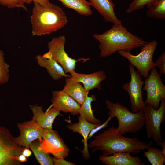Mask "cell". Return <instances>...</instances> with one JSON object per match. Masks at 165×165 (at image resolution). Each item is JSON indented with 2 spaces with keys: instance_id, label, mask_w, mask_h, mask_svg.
Here are the masks:
<instances>
[{
  "instance_id": "obj_1",
  "label": "cell",
  "mask_w": 165,
  "mask_h": 165,
  "mask_svg": "<svg viewBox=\"0 0 165 165\" xmlns=\"http://www.w3.org/2000/svg\"><path fill=\"white\" fill-rule=\"evenodd\" d=\"M93 137L94 139L90 141L88 147L93 148V152L100 150L105 156L119 152L138 154L152 145V141L147 142L141 141L135 136L132 138L123 136L117 131L113 125L102 133Z\"/></svg>"
},
{
  "instance_id": "obj_2",
  "label": "cell",
  "mask_w": 165,
  "mask_h": 165,
  "mask_svg": "<svg viewBox=\"0 0 165 165\" xmlns=\"http://www.w3.org/2000/svg\"><path fill=\"white\" fill-rule=\"evenodd\" d=\"M93 36L99 42L100 56L102 58L120 50L130 52L148 42L130 32L122 24H113L110 29L102 34H94Z\"/></svg>"
},
{
  "instance_id": "obj_3",
  "label": "cell",
  "mask_w": 165,
  "mask_h": 165,
  "mask_svg": "<svg viewBox=\"0 0 165 165\" xmlns=\"http://www.w3.org/2000/svg\"><path fill=\"white\" fill-rule=\"evenodd\" d=\"M30 17L31 34L41 36L53 33L63 28L67 18L61 8L49 1L44 4L33 2Z\"/></svg>"
},
{
  "instance_id": "obj_4",
  "label": "cell",
  "mask_w": 165,
  "mask_h": 165,
  "mask_svg": "<svg viewBox=\"0 0 165 165\" xmlns=\"http://www.w3.org/2000/svg\"><path fill=\"white\" fill-rule=\"evenodd\" d=\"M108 109V117H116L118 120L117 131L122 135L127 133H137L145 125V115L143 110L131 112L128 108L118 102L109 100L106 101Z\"/></svg>"
},
{
  "instance_id": "obj_5",
  "label": "cell",
  "mask_w": 165,
  "mask_h": 165,
  "mask_svg": "<svg viewBox=\"0 0 165 165\" xmlns=\"http://www.w3.org/2000/svg\"><path fill=\"white\" fill-rule=\"evenodd\" d=\"M157 45V42L155 40L148 42L141 47L140 52L137 55L123 50L118 52L120 55L126 58L131 64L136 67L141 75L146 78L148 77L149 71L154 67L153 57Z\"/></svg>"
},
{
  "instance_id": "obj_6",
  "label": "cell",
  "mask_w": 165,
  "mask_h": 165,
  "mask_svg": "<svg viewBox=\"0 0 165 165\" xmlns=\"http://www.w3.org/2000/svg\"><path fill=\"white\" fill-rule=\"evenodd\" d=\"M143 111L147 138H152L157 145L161 146L163 139L161 125L165 119V99L161 101L158 109H156L151 105L147 104L145 105Z\"/></svg>"
},
{
  "instance_id": "obj_7",
  "label": "cell",
  "mask_w": 165,
  "mask_h": 165,
  "mask_svg": "<svg viewBox=\"0 0 165 165\" xmlns=\"http://www.w3.org/2000/svg\"><path fill=\"white\" fill-rule=\"evenodd\" d=\"M24 147L18 145L9 130L0 126V165H21L18 160Z\"/></svg>"
},
{
  "instance_id": "obj_8",
  "label": "cell",
  "mask_w": 165,
  "mask_h": 165,
  "mask_svg": "<svg viewBox=\"0 0 165 165\" xmlns=\"http://www.w3.org/2000/svg\"><path fill=\"white\" fill-rule=\"evenodd\" d=\"M66 40L64 35L53 38L48 43L49 51L42 56L47 59L55 60L62 66L66 74H71L75 71L78 61L69 57L65 52Z\"/></svg>"
},
{
  "instance_id": "obj_9",
  "label": "cell",
  "mask_w": 165,
  "mask_h": 165,
  "mask_svg": "<svg viewBox=\"0 0 165 165\" xmlns=\"http://www.w3.org/2000/svg\"><path fill=\"white\" fill-rule=\"evenodd\" d=\"M150 71V74L144 82L143 90L147 93L144 102L145 105H150L157 109L160 107L161 101L165 99V86L157 69L154 67Z\"/></svg>"
},
{
  "instance_id": "obj_10",
  "label": "cell",
  "mask_w": 165,
  "mask_h": 165,
  "mask_svg": "<svg viewBox=\"0 0 165 165\" xmlns=\"http://www.w3.org/2000/svg\"><path fill=\"white\" fill-rule=\"evenodd\" d=\"M128 68L130 75L129 82L123 84V89L129 94L131 103V110L133 112H136L143 110L145 105L143 99V86L144 82L142 80V76L131 64Z\"/></svg>"
},
{
  "instance_id": "obj_11",
  "label": "cell",
  "mask_w": 165,
  "mask_h": 165,
  "mask_svg": "<svg viewBox=\"0 0 165 165\" xmlns=\"http://www.w3.org/2000/svg\"><path fill=\"white\" fill-rule=\"evenodd\" d=\"M40 145L46 153L56 158H65L69 155L70 149L58 132L52 129L44 128Z\"/></svg>"
},
{
  "instance_id": "obj_12",
  "label": "cell",
  "mask_w": 165,
  "mask_h": 165,
  "mask_svg": "<svg viewBox=\"0 0 165 165\" xmlns=\"http://www.w3.org/2000/svg\"><path fill=\"white\" fill-rule=\"evenodd\" d=\"M17 127L20 131V134L15 138V140L16 143L21 146L29 148L32 141L42 137L43 128L32 119L18 123Z\"/></svg>"
},
{
  "instance_id": "obj_13",
  "label": "cell",
  "mask_w": 165,
  "mask_h": 165,
  "mask_svg": "<svg viewBox=\"0 0 165 165\" xmlns=\"http://www.w3.org/2000/svg\"><path fill=\"white\" fill-rule=\"evenodd\" d=\"M52 94L51 104L49 108L69 112L73 115L79 114L80 105L64 91L53 90Z\"/></svg>"
},
{
  "instance_id": "obj_14",
  "label": "cell",
  "mask_w": 165,
  "mask_h": 165,
  "mask_svg": "<svg viewBox=\"0 0 165 165\" xmlns=\"http://www.w3.org/2000/svg\"><path fill=\"white\" fill-rule=\"evenodd\" d=\"M70 74L75 81L82 83L84 88L88 92L94 89L101 90V82L107 78V75L103 70L89 74L78 73L74 71Z\"/></svg>"
},
{
  "instance_id": "obj_15",
  "label": "cell",
  "mask_w": 165,
  "mask_h": 165,
  "mask_svg": "<svg viewBox=\"0 0 165 165\" xmlns=\"http://www.w3.org/2000/svg\"><path fill=\"white\" fill-rule=\"evenodd\" d=\"M33 116L32 119L38 123L43 129H52V124L56 117L61 115L60 111L53 108H49L45 112L42 106L37 104L30 105Z\"/></svg>"
},
{
  "instance_id": "obj_16",
  "label": "cell",
  "mask_w": 165,
  "mask_h": 165,
  "mask_svg": "<svg viewBox=\"0 0 165 165\" xmlns=\"http://www.w3.org/2000/svg\"><path fill=\"white\" fill-rule=\"evenodd\" d=\"M98 158L102 163L106 165H145L139 156H132L126 152H115L108 156L102 155Z\"/></svg>"
},
{
  "instance_id": "obj_17",
  "label": "cell",
  "mask_w": 165,
  "mask_h": 165,
  "mask_svg": "<svg viewBox=\"0 0 165 165\" xmlns=\"http://www.w3.org/2000/svg\"><path fill=\"white\" fill-rule=\"evenodd\" d=\"M78 122L71 123L68 125L66 127L68 129L73 132L78 133L83 137L84 148L83 150L80 151L82 153L83 157L85 159H90V155L88 150V137L90 132L93 129L100 125L90 123L79 116H78Z\"/></svg>"
},
{
  "instance_id": "obj_18",
  "label": "cell",
  "mask_w": 165,
  "mask_h": 165,
  "mask_svg": "<svg viewBox=\"0 0 165 165\" xmlns=\"http://www.w3.org/2000/svg\"><path fill=\"white\" fill-rule=\"evenodd\" d=\"M93 6L103 17L105 21L113 24H122V21L116 17L114 11L115 4L112 0H89Z\"/></svg>"
},
{
  "instance_id": "obj_19",
  "label": "cell",
  "mask_w": 165,
  "mask_h": 165,
  "mask_svg": "<svg viewBox=\"0 0 165 165\" xmlns=\"http://www.w3.org/2000/svg\"><path fill=\"white\" fill-rule=\"evenodd\" d=\"M35 59L38 64L44 68L53 79L58 80L61 78L70 77L66 74L61 66L55 60L45 58L41 54L37 55Z\"/></svg>"
},
{
  "instance_id": "obj_20",
  "label": "cell",
  "mask_w": 165,
  "mask_h": 165,
  "mask_svg": "<svg viewBox=\"0 0 165 165\" xmlns=\"http://www.w3.org/2000/svg\"><path fill=\"white\" fill-rule=\"evenodd\" d=\"M62 90L80 105L84 102L89 92L86 90L81 83L75 81L71 76L65 78V84Z\"/></svg>"
},
{
  "instance_id": "obj_21",
  "label": "cell",
  "mask_w": 165,
  "mask_h": 165,
  "mask_svg": "<svg viewBox=\"0 0 165 165\" xmlns=\"http://www.w3.org/2000/svg\"><path fill=\"white\" fill-rule=\"evenodd\" d=\"M95 95L91 94L87 96L83 103L80 105L79 110L80 116L87 122L93 124L101 125V121L96 118L94 116V111L92 109L91 104L96 100Z\"/></svg>"
},
{
  "instance_id": "obj_22",
  "label": "cell",
  "mask_w": 165,
  "mask_h": 165,
  "mask_svg": "<svg viewBox=\"0 0 165 165\" xmlns=\"http://www.w3.org/2000/svg\"><path fill=\"white\" fill-rule=\"evenodd\" d=\"M64 6L71 9L81 15L88 16L92 15L90 2L86 0H58Z\"/></svg>"
},
{
  "instance_id": "obj_23",
  "label": "cell",
  "mask_w": 165,
  "mask_h": 165,
  "mask_svg": "<svg viewBox=\"0 0 165 165\" xmlns=\"http://www.w3.org/2000/svg\"><path fill=\"white\" fill-rule=\"evenodd\" d=\"M30 148L33 152L38 163L41 165H53L52 157L42 148L39 139L32 141Z\"/></svg>"
},
{
  "instance_id": "obj_24",
  "label": "cell",
  "mask_w": 165,
  "mask_h": 165,
  "mask_svg": "<svg viewBox=\"0 0 165 165\" xmlns=\"http://www.w3.org/2000/svg\"><path fill=\"white\" fill-rule=\"evenodd\" d=\"M146 14L148 18L165 19V0H156L147 5Z\"/></svg>"
},
{
  "instance_id": "obj_25",
  "label": "cell",
  "mask_w": 165,
  "mask_h": 165,
  "mask_svg": "<svg viewBox=\"0 0 165 165\" xmlns=\"http://www.w3.org/2000/svg\"><path fill=\"white\" fill-rule=\"evenodd\" d=\"M143 155L152 165H163L165 163V156L160 148L150 146Z\"/></svg>"
},
{
  "instance_id": "obj_26",
  "label": "cell",
  "mask_w": 165,
  "mask_h": 165,
  "mask_svg": "<svg viewBox=\"0 0 165 165\" xmlns=\"http://www.w3.org/2000/svg\"><path fill=\"white\" fill-rule=\"evenodd\" d=\"M9 78V65L5 60L4 53L0 49V85L7 83Z\"/></svg>"
},
{
  "instance_id": "obj_27",
  "label": "cell",
  "mask_w": 165,
  "mask_h": 165,
  "mask_svg": "<svg viewBox=\"0 0 165 165\" xmlns=\"http://www.w3.org/2000/svg\"><path fill=\"white\" fill-rule=\"evenodd\" d=\"M156 0H133L129 4L125 13H131L136 10L143 9L145 6L152 2Z\"/></svg>"
},
{
  "instance_id": "obj_28",
  "label": "cell",
  "mask_w": 165,
  "mask_h": 165,
  "mask_svg": "<svg viewBox=\"0 0 165 165\" xmlns=\"http://www.w3.org/2000/svg\"><path fill=\"white\" fill-rule=\"evenodd\" d=\"M26 3V0H0V4L9 9L20 8L27 11L24 5Z\"/></svg>"
},
{
  "instance_id": "obj_29",
  "label": "cell",
  "mask_w": 165,
  "mask_h": 165,
  "mask_svg": "<svg viewBox=\"0 0 165 165\" xmlns=\"http://www.w3.org/2000/svg\"><path fill=\"white\" fill-rule=\"evenodd\" d=\"M154 66H157L160 71V74H165V52H163L154 63Z\"/></svg>"
},
{
  "instance_id": "obj_30",
  "label": "cell",
  "mask_w": 165,
  "mask_h": 165,
  "mask_svg": "<svg viewBox=\"0 0 165 165\" xmlns=\"http://www.w3.org/2000/svg\"><path fill=\"white\" fill-rule=\"evenodd\" d=\"M112 118L108 117L107 120L103 124L100 125L97 127L93 129L90 132L88 137L87 139L88 140L91 137H93L94 135L97 132L102 129L106 127L108 125V123L111 120Z\"/></svg>"
},
{
  "instance_id": "obj_31",
  "label": "cell",
  "mask_w": 165,
  "mask_h": 165,
  "mask_svg": "<svg viewBox=\"0 0 165 165\" xmlns=\"http://www.w3.org/2000/svg\"><path fill=\"white\" fill-rule=\"evenodd\" d=\"M53 165H75V164L71 162L66 160L63 158H56L52 157Z\"/></svg>"
},
{
  "instance_id": "obj_32",
  "label": "cell",
  "mask_w": 165,
  "mask_h": 165,
  "mask_svg": "<svg viewBox=\"0 0 165 165\" xmlns=\"http://www.w3.org/2000/svg\"><path fill=\"white\" fill-rule=\"evenodd\" d=\"M50 0H26V4H30L32 2H36L42 5L45 4L49 1Z\"/></svg>"
},
{
  "instance_id": "obj_33",
  "label": "cell",
  "mask_w": 165,
  "mask_h": 165,
  "mask_svg": "<svg viewBox=\"0 0 165 165\" xmlns=\"http://www.w3.org/2000/svg\"><path fill=\"white\" fill-rule=\"evenodd\" d=\"M22 154L27 157H28L31 155V152L29 148H24L22 152Z\"/></svg>"
},
{
  "instance_id": "obj_34",
  "label": "cell",
  "mask_w": 165,
  "mask_h": 165,
  "mask_svg": "<svg viewBox=\"0 0 165 165\" xmlns=\"http://www.w3.org/2000/svg\"><path fill=\"white\" fill-rule=\"evenodd\" d=\"M18 160L21 163L26 162L27 160V157L22 154L20 155L18 157Z\"/></svg>"
},
{
  "instance_id": "obj_35",
  "label": "cell",
  "mask_w": 165,
  "mask_h": 165,
  "mask_svg": "<svg viewBox=\"0 0 165 165\" xmlns=\"http://www.w3.org/2000/svg\"><path fill=\"white\" fill-rule=\"evenodd\" d=\"M162 147L161 151L164 155L165 156V141H164L162 142L161 146Z\"/></svg>"
}]
</instances>
